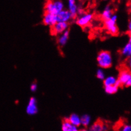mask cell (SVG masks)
I'll list each match as a JSON object with an SVG mask.
<instances>
[{
	"instance_id": "6da1fadb",
	"label": "cell",
	"mask_w": 131,
	"mask_h": 131,
	"mask_svg": "<svg viewBox=\"0 0 131 131\" xmlns=\"http://www.w3.org/2000/svg\"><path fill=\"white\" fill-rule=\"evenodd\" d=\"M97 64L101 69H107L112 66L113 58L111 53L106 50H102L97 57Z\"/></svg>"
},
{
	"instance_id": "7a4b0ae2",
	"label": "cell",
	"mask_w": 131,
	"mask_h": 131,
	"mask_svg": "<svg viewBox=\"0 0 131 131\" xmlns=\"http://www.w3.org/2000/svg\"><path fill=\"white\" fill-rule=\"evenodd\" d=\"M64 10V3L61 1H48L45 5L46 13L57 15Z\"/></svg>"
},
{
	"instance_id": "3957f363",
	"label": "cell",
	"mask_w": 131,
	"mask_h": 131,
	"mask_svg": "<svg viewBox=\"0 0 131 131\" xmlns=\"http://www.w3.org/2000/svg\"><path fill=\"white\" fill-rule=\"evenodd\" d=\"M118 17L115 14H113L111 17L104 21V26L108 32L112 35H116L118 33V28L116 26Z\"/></svg>"
},
{
	"instance_id": "277c9868",
	"label": "cell",
	"mask_w": 131,
	"mask_h": 131,
	"mask_svg": "<svg viewBox=\"0 0 131 131\" xmlns=\"http://www.w3.org/2000/svg\"><path fill=\"white\" fill-rule=\"evenodd\" d=\"M120 85H124L126 87H129L131 85V74L127 69L122 70L117 78Z\"/></svg>"
},
{
	"instance_id": "5b68a950",
	"label": "cell",
	"mask_w": 131,
	"mask_h": 131,
	"mask_svg": "<svg viewBox=\"0 0 131 131\" xmlns=\"http://www.w3.org/2000/svg\"><path fill=\"white\" fill-rule=\"evenodd\" d=\"M93 19V15L91 14H85L81 15L77 20V24L82 27H87Z\"/></svg>"
},
{
	"instance_id": "8992f818",
	"label": "cell",
	"mask_w": 131,
	"mask_h": 131,
	"mask_svg": "<svg viewBox=\"0 0 131 131\" xmlns=\"http://www.w3.org/2000/svg\"><path fill=\"white\" fill-rule=\"evenodd\" d=\"M38 106L36 99L34 97L30 98L26 108V113L29 115H34L38 113Z\"/></svg>"
},
{
	"instance_id": "52a82bcc",
	"label": "cell",
	"mask_w": 131,
	"mask_h": 131,
	"mask_svg": "<svg viewBox=\"0 0 131 131\" xmlns=\"http://www.w3.org/2000/svg\"><path fill=\"white\" fill-rule=\"evenodd\" d=\"M69 24L66 22H57L52 27V33L53 35L62 34L68 30Z\"/></svg>"
},
{
	"instance_id": "ba28073f",
	"label": "cell",
	"mask_w": 131,
	"mask_h": 131,
	"mask_svg": "<svg viewBox=\"0 0 131 131\" xmlns=\"http://www.w3.org/2000/svg\"><path fill=\"white\" fill-rule=\"evenodd\" d=\"M43 22L45 25L49 27H53L56 23H57V19L56 15L50 14V13H45L43 15Z\"/></svg>"
},
{
	"instance_id": "9c48e42d",
	"label": "cell",
	"mask_w": 131,
	"mask_h": 131,
	"mask_svg": "<svg viewBox=\"0 0 131 131\" xmlns=\"http://www.w3.org/2000/svg\"><path fill=\"white\" fill-rule=\"evenodd\" d=\"M56 16H57V22H66V23H68V22L72 19L70 13L68 12V10H64V9L61 12H60L58 14H57Z\"/></svg>"
},
{
	"instance_id": "30bf717a",
	"label": "cell",
	"mask_w": 131,
	"mask_h": 131,
	"mask_svg": "<svg viewBox=\"0 0 131 131\" xmlns=\"http://www.w3.org/2000/svg\"><path fill=\"white\" fill-rule=\"evenodd\" d=\"M68 12L70 13L72 19H75L78 14V8L74 0H69L68 1Z\"/></svg>"
},
{
	"instance_id": "8fae6325",
	"label": "cell",
	"mask_w": 131,
	"mask_h": 131,
	"mask_svg": "<svg viewBox=\"0 0 131 131\" xmlns=\"http://www.w3.org/2000/svg\"><path fill=\"white\" fill-rule=\"evenodd\" d=\"M89 131H107L108 127L104 125L102 122L97 121L90 127Z\"/></svg>"
},
{
	"instance_id": "7c38bea8",
	"label": "cell",
	"mask_w": 131,
	"mask_h": 131,
	"mask_svg": "<svg viewBox=\"0 0 131 131\" xmlns=\"http://www.w3.org/2000/svg\"><path fill=\"white\" fill-rule=\"evenodd\" d=\"M68 120L71 124H72L74 126L80 127L81 125V120L80 116L76 113H73L69 116V118H68Z\"/></svg>"
},
{
	"instance_id": "4fadbf2b",
	"label": "cell",
	"mask_w": 131,
	"mask_h": 131,
	"mask_svg": "<svg viewBox=\"0 0 131 131\" xmlns=\"http://www.w3.org/2000/svg\"><path fill=\"white\" fill-rule=\"evenodd\" d=\"M61 128H62V131H79L78 127L71 124L67 118L64 119L62 121V127Z\"/></svg>"
},
{
	"instance_id": "5bb4252c",
	"label": "cell",
	"mask_w": 131,
	"mask_h": 131,
	"mask_svg": "<svg viewBox=\"0 0 131 131\" xmlns=\"http://www.w3.org/2000/svg\"><path fill=\"white\" fill-rule=\"evenodd\" d=\"M69 30H66L64 31L63 33L61 34L60 36L59 37L58 40H57V42L58 44L61 47H63L67 43L68 41V39H69Z\"/></svg>"
},
{
	"instance_id": "9a60e30c",
	"label": "cell",
	"mask_w": 131,
	"mask_h": 131,
	"mask_svg": "<svg viewBox=\"0 0 131 131\" xmlns=\"http://www.w3.org/2000/svg\"><path fill=\"white\" fill-rule=\"evenodd\" d=\"M115 85H117L120 87V84H119L118 82L117 78H115V77H112V76H110V77H106L104 78V87H108V86Z\"/></svg>"
},
{
	"instance_id": "2e32d148",
	"label": "cell",
	"mask_w": 131,
	"mask_h": 131,
	"mask_svg": "<svg viewBox=\"0 0 131 131\" xmlns=\"http://www.w3.org/2000/svg\"><path fill=\"white\" fill-rule=\"evenodd\" d=\"M122 55L123 56H124L125 57H130L131 56V38H129V41L127 42V43L124 46V48L122 49L121 52Z\"/></svg>"
},
{
	"instance_id": "e0dca14e",
	"label": "cell",
	"mask_w": 131,
	"mask_h": 131,
	"mask_svg": "<svg viewBox=\"0 0 131 131\" xmlns=\"http://www.w3.org/2000/svg\"><path fill=\"white\" fill-rule=\"evenodd\" d=\"M112 15V9L110 7V5H107L105 7V8L104 9V10H103V13H102V18H103V19L104 21H106V20L110 19Z\"/></svg>"
},
{
	"instance_id": "ac0fdd59",
	"label": "cell",
	"mask_w": 131,
	"mask_h": 131,
	"mask_svg": "<svg viewBox=\"0 0 131 131\" xmlns=\"http://www.w3.org/2000/svg\"><path fill=\"white\" fill-rule=\"evenodd\" d=\"M81 125H83L85 128L89 126L91 122V117L89 115H83L80 117Z\"/></svg>"
},
{
	"instance_id": "d6986e66",
	"label": "cell",
	"mask_w": 131,
	"mask_h": 131,
	"mask_svg": "<svg viewBox=\"0 0 131 131\" xmlns=\"http://www.w3.org/2000/svg\"><path fill=\"white\" fill-rule=\"evenodd\" d=\"M118 88L119 86L117 85L104 87V91L108 94H114L117 92L118 90Z\"/></svg>"
},
{
	"instance_id": "ffe728a7",
	"label": "cell",
	"mask_w": 131,
	"mask_h": 131,
	"mask_svg": "<svg viewBox=\"0 0 131 131\" xmlns=\"http://www.w3.org/2000/svg\"><path fill=\"white\" fill-rule=\"evenodd\" d=\"M96 76L97 77V78H99V80H104V78H105V73H104L103 69H99L97 71Z\"/></svg>"
},
{
	"instance_id": "44dd1931",
	"label": "cell",
	"mask_w": 131,
	"mask_h": 131,
	"mask_svg": "<svg viewBox=\"0 0 131 131\" xmlns=\"http://www.w3.org/2000/svg\"><path fill=\"white\" fill-rule=\"evenodd\" d=\"M120 131H131V126L129 124H124L120 128Z\"/></svg>"
},
{
	"instance_id": "7402d4cb",
	"label": "cell",
	"mask_w": 131,
	"mask_h": 131,
	"mask_svg": "<svg viewBox=\"0 0 131 131\" xmlns=\"http://www.w3.org/2000/svg\"><path fill=\"white\" fill-rule=\"evenodd\" d=\"M37 88H38L37 84L35 83H32V84H31L30 89H31V90L32 92H35V91H36V90H37Z\"/></svg>"
},
{
	"instance_id": "603a6c76",
	"label": "cell",
	"mask_w": 131,
	"mask_h": 131,
	"mask_svg": "<svg viewBox=\"0 0 131 131\" xmlns=\"http://www.w3.org/2000/svg\"><path fill=\"white\" fill-rule=\"evenodd\" d=\"M128 29H129V31H130V30H131V22H130V21L129 22V24H128Z\"/></svg>"
},
{
	"instance_id": "cb8c5ba5",
	"label": "cell",
	"mask_w": 131,
	"mask_h": 131,
	"mask_svg": "<svg viewBox=\"0 0 131 131\" xmlns=\"http://www.w3.org/2000/svg\"><path fill=\"white\" fill-rule=\"evenodd\" d=\"M79 131H89V129H86V128H83V129H80Z\"/></svg>"
}]
</instances>
